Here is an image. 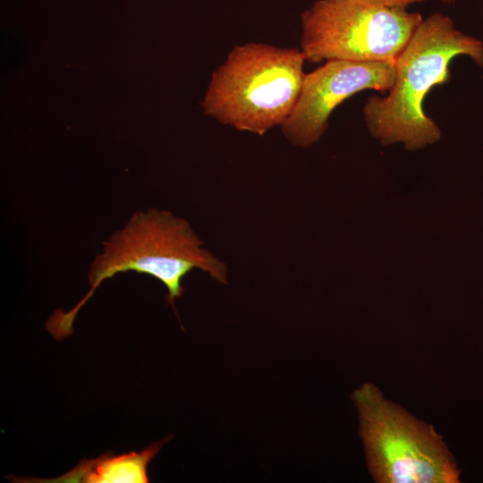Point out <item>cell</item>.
<instances>
[{"instance_id": "6da1fadb", "label": "cell", "mask_w": 483, "mask_h": 483, "mask_svg": "<svg viewBox=\"0 0 483 483\" xmlns=\"http://www.w3.org/2000/svg\"><path fill=\"white\" fill-rule=\"evenodd\" d=\"M468 55L483 67V43L458 30L441 13L423 19L395 63L393 86L373 95L362 113L369 134L384 146L401 143L409 151L436 143L442 131L424 110V99L451 79L452 60Z\"/></svg>"}, {"instance_id": "7a4b0ae2", "label": "cell", "mask_w": 483, "mask_h": 483, "mask_svg": "<svg viewBox=\"0 0 483 483\" xmlns=\"http://www.w3.org/2000/svg\"><path fill=\"white\" fill-rule=\"evenodd\" d=\"M89 271V290L70 310L56 309L46 323L57 340L72 334L79 310L106 279L128 271L149 275L165 284L166 301H174L184 289L183 277L199 268L217 282L226 284L227 267L208 250L190 224L171 212L150 208L136 212L125 226L103 243Z\"/></svg>"}, {"instance_id": "3957f363", "label": "cell", "mask_w": 483, "mask_h": 483, "mask_svg": "<svg viewBox=\"0 0 483 483\" xmlns=\"http://www.w3.org/2000/svg\"><path fill=\"white\" fill-rule=\"evenodd\" d=\"M306 58L300 48L250 42L234 47L212 73L201 103L218 123L263 136L282 126L300 96Z\"/></svg>"}, {"instance_id": "277c9868", "label": "cell", "mask_w": 483, "mask_h": 483, "mask_svg": "<svg viewBox=\"0 0 483 483\" xmlns=\"http://www.w3.org/2000/svg\"><path fill=\"white\" fill-rule=\"evenodd\" d=\"M369 472L378 483H456L460 470L434 427L372 383L352 393Z\"/></svg>"}, {"instance_id": "5b68a950", "label": "cell", "mask_w": 483, "mask_h": 483, "mask_svg": "<svg viewBox=\"0 0 483 483\" xmlns=\"http://www.w3.org/2000/svg\"><path fill=\"white\" fill-rule=\"evenodd\" d=\"M301 21L308 62L396 63L423 18L377 0H318Z\"/></svg>"}, {"instance_id": "8992f818", "label": "cell", "mask_w": 483, "mask_h": 483, "mask_svg": "<svg viewBox=\"0 0 483 483\" xmlns=\"http://www.w3.org/2000/svg\"><path fill=\"white\" fill-rule=\"evenodd\" d=\"M395 63L334 60L306 73L298 100L284 124V136L296 147L309 148L325 134L333 111L364 90L387 92Z\"/></svg>"}, {"instance_id": "52a82bcc", "label": "cell", "mask_w": 483, "mask_h": 483, "mask_svg": "<svg viewBox=\"0 0 483 483\" xmlns=\"http://www.w3.org/2000/svg\"><path fill=\"white\" fill-rule=\"evenodd\" d=\"M168 440L165 438L152 444L140 452L117 455L107 452L97 458L83 459L73 469L55 479L8 478L12 481L24 483H146L149 482V462Z\"/></svg>"}, {"instance_id": "ba28073f", "label": "cell", "mask_w": 483, "mask_h": 483, "mask_svg": "<svg viewBox=\"0 0 483 483\" xmlns=\"http://www.w3.org/2000/svg\"><path fill=\"white\" fill-rule=\"evenodd\" d=\"M377 1L389 6L407 8L408 6L411 4L423 3L427 0H377Z\"/></svg>"}, {"instance_id": "9c48e42d", "label": "cell", "mask_w": 483, "mask_h": 483, "mask_svg": "<svg viewBox=\"0 0 483 483\" xmlns=\"http://www.w3.org/2000/svg\"><path fill=\"white\" fill-rule=\"evenodd\" d=\"M441 1H442L443 3H445V4H446V3H451V2H453V0H441Z\"/></svg>"}]
</instances>
